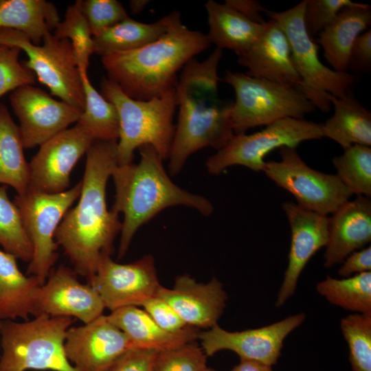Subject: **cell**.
Segmentation results:
<instances>
[{
    "instance_id": "obj_17",
    "label": "cell",
    "mask_w": 371,
    "mask_h": 371,
    "mask_svg": "<svg viewBox=\"0 0 371 371\" xmlns=\"http://www.w3.org/2000/svg\"><path fill=\"white\" fill-rule=\"evenodd\" d=\"M65 352L77 371H106L128 350L126 335L102 315L79 326H71L66 335Z\"/></svg>"
},
{
    "instance_id": "obj_13",
    "label": "cell",
    "mask_w": 371,
    "mask_h": 371,
    "mask_svg": "<svg viewBox=\"0 0 371 371\" xmlns=\"http://www.w3.org/2000/svg\"><path fill=\"white\" fill-rule=\"evenodd\" d=\"M87 282L98 292L105 308L111 311L129 306H142L156 295L161 286L150 255L126 264L113 260L110 255H102Z\"/></svg>"
},
{
    "instance_id": "obj_19",
    "label": "cell",
    "mask_w": 371,
    "mask_h": 371,
    "mask_svg": "<svg viewBox=\"0 0 371 371\" xmlns=\"http://www.w3.org/2000/svg\"><path fill=\"white\" fill-rule=\"evenodd\" d=\"M282 208L287 216L291 233L289 262L275 305L282 306L295 292L298 279L309 260L328 240V217L304 210L286 201Z\"/></svg>"
},
{
    "instance_id": "obj_30",
    "label": "cell",
    "mask_w": 371,
    "mask_h": 371,
    "mask_svg": "<svg viewBox=\"0 0 371 371\" xmlns=\"http://www.w3.org/2000/svg\"><path fill=\"white\" fill-rule=\"evenodd\" d=\"M166 16L146 23L128 17L93 37V53L106 56L139 49L161 37L167 30Z\"/></svg>"
},
{
    "instance_id": "obj_11",
    "label": "cell",
    "mask_w": 371,
    "mask_h": 371,
    "mask_svg": "<svg viewBox=\"0 0 371 371\" xmlns=\"http://www.w3.org/2000/svg\"><path fill=\"white\" fill-rule=\"evenodd\" d=\"M322 137V123L284 118L252 134H234L225 146L207 159L205 166L212 175H219L236 165L260 172L265 167V157L274 149L282 146L296 148L301 142Z\"/></svg>"
},
{
    "instance_id": "obj_47",
    "label": "cell",
    "mask_w": 371,
    "mask_h": 371,
    "mask_svg": "<svg viewBox=\"0 0 371 371\" xmlns=\"http://www.w3.org/2000/svg\"><path fill=\"white\" fill-rule=\"evenodd\" d=\"M149 2L148 0H131L129 1L130 9L133 14H139Z\"/></svg>"
},
{
    "instance_id": "obj_35",
    "label": "cell",
    "mask_w": 371,
    "mask_h": 371,
    "mask_svg": "<svg viewBox=\"0 0 371 371\" xmlns=\"http://www.w3.org/2000/svg\"><path fill=\"white\" fill-rule=\"evenodd\" d=\"M82 1L78 0L69 5L65 19L60 21L53 34L67 39L72 45L79 71H87L89 58L93 53V36L82 12Z\"/></svg>"
},
{
    "instance_id": "obj_5",
    "label": "cell",
    "mask_w": 371,
    "mask_h": 371,
    "mask_svg": "<svg viewBox=\"0 0 371 371\" xmlns=\"http://www.w3.org/2000/svg\"><path fill=\"white\" fill-rule=\"evenodd\" d=\"M100 93L118 112V165L133 162L135 150L145 145L152 146L164 160L168 159L175 131L173 118L177 107L176 86L159 96L138 100L130 98L116 83L103 77Z\"/></svg>"
},
{
    "instance_id": "obj_18",
    "label": "cell",
    "mask_w": 371,
    "mask_h": 371,
    "mask_svg": "<svg viewBox=\"0 0 371 371\" xmlns=\"http://www.w3.org/2000/svg\"><path fill=\"white\" fill-rule=\"evenodd\" d=\"M104 308L91 284L80 282L74 269L60 265L37 289L33 317H69L87 324L103 315Z\"/></svg>"
},
{
    "instance_id": "obj_41",
    "label": "cell",
    "mask_w": 371,
    "mask_h": 371,
    "mask_svg": "<svg viewBox=\"0 0 371 371\" xmlns=\"http://www.w3.org/2000/svg\"><path fill=\"white\" fill-rule=\"evenodd\" d=\"M142 306L159 327L168 333H179L189 327L168 303L157 295L147 300Z\"/></svg>"
},
{
    "instance_id": "obj_36",
    "label": "cell",
    "mask_w": 371,
    "mask_h": 371,
    "mask_svg": "<svg viewBox=\"0 0 371 371\" xmlns=\"http://www.w3.org/2000/svg\"><path fill=\"white\" fill-rule=\"evenodd\" d=\"M352 371H371V315L352 313L340 320Z\"/></svg>"
},
{
    "instance_id": "obj_44",
    "label": "cell",
    "mask_w": 371,
    "mask_h": 371,
    "mask_svg": "<svg viewBox=\"0 0 371 371\" xmlns=\"http://www.w3.org/2000/svg\"><path fill=\"white\" fill-rule=\"evenodd\" d=\"M368 271H371L370 246L350 254L342 262L338 274L343 278H348Z\"/></svg>"
},
{
    "instance_id": "obj_2",
    "label": "cell",
    "mask_w": 371,
    "mask_h": 371,
    "mask_svg": "<svg viewBox=\"0 0 371 371\" xmlns=\"http://www.w3.org/2000/svg\"><path fill=\"white\" fill-rule=\"evenodd\" d=\"M223 50L216 48L203 61L194 58L183 67L176 85L177 123L168 159L170 175L182 170L196 151L225 146L234 135L233 101L218 97V67Z\"/></svg>"
},
{
    "instance_id": "obj_37",
    "label": "cell",
    "mask_w": 371,
    "mask_h": 371,
    "mask_svg": "<svg viewBox=\"0 0 371 371\" xmlns=\"http://www.w3.org/2000/svg\"><path fill=\"white\" fill-rule=\"evenodd\" d=\"M207 355L194 341L157 351L152 371H203L207 366Z\"/></svg>"
},
{
    "instance_id": "obj_20",
    "label": "cell",
    "mask_w": 371,
    "mask_h": 371,
    "mask_svg": "<svg viewBox=\"0 0 371 371\" xmlns=\"http://www.w3.org/2000/svg\"><path fill=\"white\" fill-rule=\"evenodd\" d=\"M156 295L188 326L208 329L218 324L227 300L222 283L215 277L207 283H200L187 274L177 276L171 289L161 285Z\"/></svg>"
},
{
    "instance_id": "obj_3",
    "label": "cell",
    "mask_w": 371,
    "mask_h": 371,
    "mask_svg": "<svg viewBox=\"0 0 371 371\" xmlns=\"http://www.w3.org/2000/svg\"><path fill=\"white\" fill-rule=\"evenodd\" d=\"M166 16L167 30L156 41L101 58L107 78L133 99L148 100L175 87L179 71L211 44L207 34L182 23L179 12Z\"/></svg>"
},
{
    "instance_id": "obj_23",
    "label": "cell",
    "mask_w": 371,
    "mask_h": 371,
    "mask_svg": "<svg viewBox=\"0 0 371 371\" xmlns=\"http://www.w3.org/2000/svg\"><path fill=\"white\" fill-rule=\"evenodd\" d=\"M107 316L126 335L133 350L160 351L172 348L195 341L200 333L192 326L179 333H168L144 309L135 306L116 309Z\"/></svg>"
},
{
    "instance_id": "obj_25",
    "label": "cell",
    "mask_w": 371,
    "mask_h": 371,
    "mask_svg": "<svg viewBox=\"0 0 371 371\" xmlns=\"http://www.w3.org/2000/svg\"><path fill=\"white\" fill-rule=\"evenodd\" d=\"M327 98L333 114L322 124L323 137L337 142L344 149L353 145L371 146V113L350 89L341 97L329 93Z\"/></svg>"
},
{
    "instance_id": "obj_10",
    "label": "cell",
    "mask_w": 371,
    "mask_h": 371,
    "mask_svg": "<svg viewBox=\"0 0 371 371\" xmlns=\"http://www.w3.org/2000/svg\"><path fill=\"white\" fill-rule=\"evenodd\" d=\"M0 45L16 46L24 51L27 60L23 63L60 100L84 109L85 95L81 76L71 43L67 39L47 34L43 45H35L23 33L0 29Z\"/></svg>"
},
{
    "instance_id": "obj_15",
    "label": "cell",
    "mask_w": 371,
    "mask_h": 371,
    "mask_svg": "<svg viewBox=\"0 0 371 371\" xmlns=\"http://www.w3.org/2000/svg\"><path fill=\"white\" fill-rule=\"evenodd\" d=\"M305 319V313H300L267 326L236 332L226 330L216 324L199 333L198 339L207 357L228 350L236 353L240 359L273 366L281 355L286 337Z\"/></svg>"
},
{
    "instance_id": "obj_21",
    "label": "cell",
    "mask_w": 371,
    "mask_h": 371,
    "mask_svg": "<svg viewBox=\"0 0 371 371\" xmlns=\"http://www.w3.org/2000/svg\"><path fill=\"white\" fill-rule=\"evenodd\" d=\"M238 63L248 69L247 74L257 78L299 88L302 80L291 59L289 40L277 21H265L249 49L238 56Z\"/></svg>"
},
{
    "instance_id": "obj_40",
    "label": "cell",
    "mask_w": 371,
    "mask_h": 371,
    "mask_svg": "<svg viewBox=\"0 0 371 371\" xmlns=\"http://www.w3.org/2000/svg\"><path fill=\"white\" fill-rule=\"evenodd\" d=\"M359 3L350 0H306L304 23L306 32L312 38L318 35L341 10Z\"/></svg>"
},
{
    "instance_id": "obj_9",
    "label": "cell",
    "mask_w": 371,
    "mask_h": 371,
    "mask_svg": "<svg viewBox=\"0 0 371 371\" xmlns=\"http://www.w3.org/2000/svg\"><path fill=\"white\" fill-rule=\"evenodd\" d=\"M81 188L80 181L62 192L49 194L27 189L14 198L32 246L26 275L36 277L42 284L58 258V245L55 240L58 227L79 198Z\"/></svg>"
},
{
    "instance_id": "obj_16",
    "label": "cell",
    "mask_w": 371,
    "mask_h": 371,
    "mask_svg": "<svg viewBox=\"0 0 371 371\" xmlns=\"http://www.w3.org/2000/svg\"><path fill=\"white\" fill-rule=\"evenodd\" d=\"M10 103L19 122L24 148L40 146L77 123L83 111L30 85L12 91Z\"/></svg>"
},
{
    "instance_id": "obj_39",
    "label": "cell",
    "mask_w": 371,
    "mask_h": 371,
    "mask_svg": "<svg viewBox=\"0 0 371 371\" xmlns=\"http://www.w3.org/2000/svg\"><path fill=\"white\" fill-rule=\"evenodd\" d=\"M82 8L93 37L129 17L116 0L82 1Z\"/></svg>"
},
{
    "instance_id": "obj_4",
    "label": "cell",
    "mask_w": 371,
    "mask_h": 371,
    "mask_svg": "<svg viewBox=\"0 0 371 371\" xmlns=\"http://www.w3.org/2000/svg\"><path fill=\"white\" fill-rule=\"evenodd\" d=\"M140 159L117 165L111 177L115 201L111 210L123 214L118 258H122L138 229L163 210L176 205L193 208L204 216L214 210L205 197L185 190L169 177L163 159L150 145L138 148Z\"/></svg>"
},
{
    "instance_id": "obj_6",
    "label": "cell",
    "mask_w": 371,
    "mask_h": 371,
    "mask_svg": "<svg viewBox=\"0 0 371 371\" xmlns=\"http://www.w3.org/2000/svg\"><path fill=\"white\" fill-rule=\"evenodd\" d=\"M69 317L40 315L24 322L3 320L0 326V371H77L65 352Z\"/></svg>"
},
{
    "instance_id": "obj_14",
    "label": "cell",
    "mask_w": 371,
    "mask_h": 371,
    "mask_svg": "<svg viewBox=\"0 0 371 371\" xmlns=\"http://www.w3.org/2000/svg\"><path fill=\"white\" fill-rule=\"evenodd\" d=\"M94 142L76 123L40 145L29 162L28 189L49 194L67 190L72 169Z\"/></svg>"
},
{
    "instance_id": "obj_8",
    "label": "cell",
    "mask_w": 371,
    "mask_h": 371,
    "mask_svg": "<svg viewBox=\"0 0 371 371\" xmlns=\"http://www.w3.org/2000/svg\"><path fill=\"white\" fill-rule=\"evenodd\" d=\"M305 5L306 0H303L286 10H267L266 14L278 22L289 40L292 62L302 82L301 91L315 109L328 112L332 104L327 94L337 98L343 96L357 82V76L336 71L321 62L319 45L304 26Z\"/></svg>"
},
{
    "instance_id": "obj_28",
    "label": "cell",
    "mask_w": 371,
    "mask_h": 371,
    "mask_svg": "<svg viewBox=\"0 0 371 371\" xmlns=\"http://www.w3.org/2000/svg\"><path fill=\"white\" fill-rule=\"evenodd\" d=\"M60 21L55 5L45 0H0V29L19 31L35 45Z\"/></svg>"
},
{
    "instance_id": "obj_29",
    "label": "cell",
    "mask_w": 371,
    "mask_h": 371,
    "mask_svg": "<svg viewBox=\"0 0 371 371\" xmlns=\"http://www.w3.org/2000/svg\"><path fill=\"white\" fill-rule=\"evenodd\" d=\"M23 148L19 126L6 106L0 104V184L11 186L17 194L29 187V162Z\"/></svg>"
},
{
    "instance_id": "obj_12",
    "label": "cell",
    "mask_w": 371,
    "mask_h": 371,
    "mask_svg": "<svg viewBox=\"0 0 371 371\" xmlns=\"http://www.w3.org/2000/svg\"><path fill=\"white\" fill-rule=\"evenodd\" d=\"M280 161H267L262 172L277 186L289 192L301 208L327 216L350 199L352 192L335 174L309 167L295 148H280Z\"/></svg>"
},
{
    "instance_id": "obj_24",
    "label": "cell",
    "mask_w": 371,
    "mask_h": 371,
    "mask_svg": "<svg viewBox=\"0 0 371 371\" xmlns=\"http://www.w3.org/2000/svg\"><path fill=\"white\" fill-rule=\"evenodd\" d=\"M371 25V8L359 3L345 8L319 34L317 43L332 69L346 73L352 47L357 37Z\"/></svg>"
},
{
    "instance_id": "obj_43",
    "label": "cell",
    "mask_w": 371,
    "mask_h": 371,
    "mask_svg": "<svg viewBox=\"0 0 371 371\" xmlns=\"http://www.w3.org/2000/svg\"><path fill=\"white\" fill-rule=\"evenodd\" d=\"M157 352L153 350H130L106 371H152Z\"/></svg>"
},
{
    "instance_id": "obj_33",
    "label": "cell",
    "mask_w": 371,
    "mask_h": 371,
    "mask_svg": "<svg viewBox=\"0 0 371 371\" xmlns=\"http://www.w3.org/2000/svg\"><path fill=\"white\" fill-rule=\"evenodd\" d=\"M337 175L357 196H371V148L353 145L333 159Z\"/></svg>"
},
{
    "instance_id": "obj_48",
    "label": "cell",
    "mask_w": 371,
    "mask_h": 371,
    "mask_svg": "<svg viewBox=\"0 0 371 371\" xmlns=\"http://www.w3.org/2000/svg\"><path fill=\"white\" fill-rule=\"evenodd\" d=\"M203 371H215L214 370L209 368V367H207L205 369H204Z\"/></svg>"
},
{
    "instance_id": "obj_42",
    "label": "cell",
    "mask_w": 371,
    "mask_h": 371,
    "mask_svg": "<svg viewBox=\"0 0 371 371\" xmlns=\"http://www.w3.org/2000/svg\"><path fill=\"white\" fill-rule=\"evenodd\" d=\"M355 73H370L371 71V29L361 34L355 41L350 52L348 70Z\"/></svg>"
},
{
    "instance_id": "obj_22",
    "label": "cell",
    "mask_w": 371,
    "mask_h": 371,
    "mask_svg": "<svg viewBox=\"0 0 371 371\" xmlns=\"http://www.w3.org/2000/svg\"><path fill=\"white\" fill-rule=\"evenodd\" d=\"M370 241V197L357 196L341 205L328 217L324 266L330 268L342 262L350 254L363 248Z\"/></svg>"
},
{
    "instance_id": "obj_38",
    "label": "cell",
    "mask_w": 371,
    "mask_h": 371,
    "mask_svg": "<svg viewBox=\"0 0 371 371\" xmlns=\"http://www.w3.org/2000/svg\"><path fill=\"white\" fill-rule=\"evenodd\" d=\"M21 52L16 46L0 45V97L35 82L34 72L19 60Z\"/></svg>"
},
{
    "instance_id": "obj_31",
    "label": "cell",
    "mask_w": 371,
    "mask_h": 371,
    "mask_svg": "<svg viewBox=\"0 0 371 371\" xmlns=\"http://www.w3.org/2000/svg\"><path fill=\"white\" fill-rule=\"evenodd\" d=\"M80 73L85 95V107L77 123L95 141L117 142L120 118L117 109L93 87L87 71H81Z\"/></svg>"
},
{
    "instance_id": "obj_27",
    "label": "cell",
    "mask_w": 371,
    "mask_h": 371,
    "mask_svg": "<svg viewBox=\"0 0 371 371\" xmlns=\"http://www.w3.org/2000/svg\"><path fill=\"white\" fill-rule=\"evenodd\" d=\"M16 258L0 249V320L29 319L34 315L37 289L42 285L34 276L23 273Z\"/></svg>"
},
{
    "instance_id": "obj_1",
    "label": "cell",
    "mask_w": 371,
    "mask_h": 371,
    "mask_svg": "<svg viewBox=\"0 0 371 371\" xmlns=\"http://www.w3.org/2000/svg\"><path fill=\"white\" fill-rule=\"evenodd\" d=\"M79 201L67 212L55 234L74 267L87 281L102 255L111 256L120 232L119 214L107 208L106 188L117 160V142L95 141L87 153Z\"/></svg>"
},
{
    "instance_id": "obj_45",
    "label": "cell",
    "mask_w": 371,
    "mask_h": 371,
    "mask_svg": "<svg viewBox=\"0 0 371 371\" xmlns=\"http://www.w3.org/2000/svg\"><path fill=\"white\" fill-rule=\"evenodd\" d=\"M225 3L230 5L243 16L257 23H264L266 21L260 14L261 12H267L268 10L265 8L258 1L254 0H225Z\"/></svg>"
},
{
    "instance_id": "obj_46",
    "label": "cell",
    "mask_w": 371,
    "mask_h": 371,
    "mask_svg": "<svg viewBox=\"0 0 371 371\" xmlns=\"http://www.w3.org/2000/svg\"><path fill=\"white\" fill-rule=\"evenodd\" d=\"M230 371H273L271 366L247 359H240L238 364Z\"/></svg>"
},
{
    "instance_id": "obj_32",
    "label": "cell",
    "mask_w": 371,
    "mask_h": 371,
    "mask_svg": "<svg viewBox=\"0 0 371 371\" xmlns=\"http://www.w3.org/2000/svg\"><path fill=\"white\" fill-rule=\"evenodd\" d=\"M316 290L332 304L354 313L371 315V271L342 279L327 276L317 283Z\"/></svg>"
},
{
    "instance_id": "obj_7",
    "label": "cell",
    "mask_w": 371,
    "mask_h": 371,
    "mask_svg": "<svg viewBox=\"0 0 371 371\" xmlns=\"http://www.w3.org/2000/svg\"><path fill=\"white\" fill-rule=\"evenodd\" d=\"M221 80L232 86L235 93L232 108L235 135L284 118L304 119L315 110L297 87L231 71Z\"/></svg>"
},
{
    "instance_id": "obj_49",
    "label": "cell",
    "mask_w": 371,
    "mask_h": 371,
    "mask_svg": "<svg viewBox=\"0 0 371 371\" xmlns=\"http://www.w3.org/2000/svg\"><path fill=\"white\" fill-rule=\"evenodd\" d=\"M1 321L0 320V326H1Z\"/></svg>"
},
{
    "instance_id": "obj_34",
    "label": "cell",
    "mask_w": 371,
    "mask_h": 371,
    "mask_svg": "<svg viewBox=\"0 0 371 371\" xmlns=\"http://www.w3.org/2000/svg\"><path fill=\"white\" fill-rule=\"evenodd\" d=\"M7 189V186H0V245L5 251L29 263L32 257V246L20 212L10 199Z\"/></svg>"
},
{
    "instance_id": "obj_26",
    "label": "cell",
    "mask_w": 371,
    "mask_h": 371,
    "mask_svg": "<svg viewBox=\"0 0 371 371\" xmlns=\"http://www.w3.org/2000/svg\"><path fill=\"white\" fill-rule=\"evenodd\" d=\"M210 43L216 48L232 50L238 56L245 53L258 38L263 23H257L227 3L206 2Z\"/></svg>"
}]
</instances>
